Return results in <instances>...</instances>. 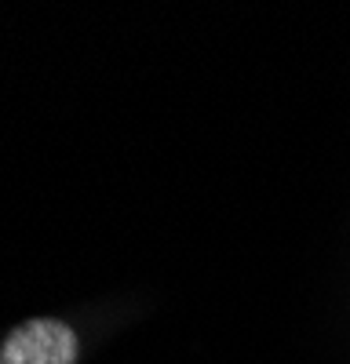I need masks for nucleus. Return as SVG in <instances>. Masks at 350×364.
<instances>
[{
	"label": "nucleus",
	"mask_w": 350,
	"mask_h": 364,
	"mask_svg": "<svg viewBox=\"0 0 350 364\" xmlns=\"http://www.w3.org/2000/svg\"><path fill=\"white\" fill-rule=\"evenodd\" d=\"M77 336L63 321H26L0 346V364H73Z\"/></svg>",
	"instance_id": "nucleus-1"
}]
</instances>
